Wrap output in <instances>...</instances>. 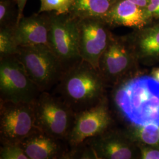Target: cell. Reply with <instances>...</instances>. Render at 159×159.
Masks as SVG:
<instances>
[{"mask_svg": "<svg viewBox=\"0 0 159 159\" xmlns=\"http://www.w3.org/2000/svg\"><path fill=\"white\" fill-rule=\"evenodd\" d=\"M145 11L149 21L153 18H159V0H149Z\"/></svg>", "mask_w": 159, "mask_h": 159, "instance_id": "22", "label": "cell"}, {"mask_svg": "<svg viewBox=\"0 0 159 159\" xmlns=\"http://www.w3.org/2000/svg\"><path fill=\"white\" fill-rule=\"evenodd\" d=\"M102 18L110 27L124 26L138 30L143 29L149 22L145 8L129 0H117Z\"/></svg>", "mask_w": 159, "mask_h": 159, "instance_id": "14", "label": "cell"}, {"mask_svg": "<svg viewBox=\"0 0 159 159\" xmlns=\"http://www.w3.org/2000/svg\"><path fill=\"white\" fill-rule=\"evenodd\" d=\"M39 13L54 12L58 14L70 13L74 0H40Z\"/></svg>", "mask_w": 159, "mask_h": 159, "instance_id": "20", "label": "cell"}, {"mask_svg": "<svg viewBox=\"0 0 159 159\" xmlns=\"http://www.w3.org/2000/svg\"><path fill=\"white\" fill-rule=\"evenodd\" d=\"M141 157L143 159H159V150L143 148L141 150Z\"/></svg>", "mask_w": 159, "mask_h": 159, "instance_id": "23", "label": "cell"}, {"mask_svg": "<svg viewBox=\"0 0 159 159\" xmlns=\"http://www.w3.org/2000/svg\"><path fill=\"white\" fill-rule=\"evenodd\" d=\"M63 140L37 130L20 143L29 159H65L68 150Z\"/></svg>", "mask_w": 159, "mask_h": 159, "instance_id": "13", "label": "cell"}, {"mask_svg": "<svg viewBox=\"0 0 159 159\" xmlns=\"http://www.w3.org/2000/svg\"><path fill=\"white\" fill-rule=\"evenodd\" d=\"M135 56L159 57V24L126 37Z\"/></svg>", "mask_w": 159, "mask_h": 159, "instance_id": "15", "label": "cell"}, {"mask_svg": "<svg viewBox=\"0 0 159 159\" xmlns=\"http://www.w3.org/2000/svg\"><path fill=\"white\" fill-rule=\"evenodd\" d=\"M18 48L14 34V27H0V58L16 55Z\"/></svg>", "mask_w": 159, "mask_h": 159, "instance_id": "18", "label": "cell"}, {"mask_svg": "<svg viewBox=\"0 0 159 159\" xmlns=\"http://www.w3.org/2000/svg\"><path fill=\"white\" fill-rule=\"evenodd\" d=\"M16 56L41 92L56 86L65 73L62 64L48 46H19Z\"/></svg>", "mask_w": 159, "mask_h": 159, "instance_id": "3", "label": "cell"}, {"mask_svg": "<svg viewBox=\"0 0 159 159\" xmlns=\"http://www.w3.org/2000/svg\"><path fill=\"white\" fill-rule=\"evenodd\" d=\"M39 130L35 125L33 102L0 101V140L1 144L20 143Z\"/></svg>", "mask_w": 159, "mask_h": 159, "instance_id": "7", "label": "cell"}, {"mask_svg": "<svg viewBox=\"0 0 159 159\" xmlns=\"http://www.w3.org/2000/svg\"><path fill=\"white\" fill-rule=\"evenodd\" d=\"M129 1H130L131 2L134 3L135 4L143 8H145L146 7L149 2V0H129Z\"/></svg>", "mask_w": 159, "mask_h": 159, "instance_id": "25", "label": "cell"}, {"mask_svg": "<svg viewBox=\"0 0 159 159\" xmlns=\"http://www.w3.org/2000/svg\"><path fill=\"white\" fill-rule=\"evenodd\" d=\"M114 102L131 124L159 125V81L141 76L122 83L114 94Z\"/></svg>", "mask_w": 159, "mask_h": 159, "instance_id": "1", "label": "cell"}, {"mask_svg": "<svg viewBox=\"0 0 159 159\" xmlns=\"http://www.w3.org/2000/svg\"><path fill=\"white\" fill-rule=\"evenodd\" d=\"M1 144L0 159H29L20 143Z\"/></svg>", "mask_w": 159, "mask_h": 159, "instance_id": "21", "label": "cell"}, {"mask_svg": "<svg viewBox=\"0 0 159 159\" xmlns=\"http://www.w3.org/2000/svg\"><path fill=\"white\" fill-rule=\"evenodd\" d=\"M129 136L150 146H159V125L148 124L133 125Z\"/></svg>", "mask_w": 159, "mask_h": 159, "instance_id": "17", "label": "cell"}, {"mask_svg": "<svg viewBox=\"0 0 159 159\" xmlns=\"http://www.w3.org/2000/svg\"><path fill=\"white\" fill-rule=\"evenodd\" d=\"M135 55L127 38L111 35L100 58L98 70L104 80L115 82L130 69Z\"/></svg>", "mask_w": 159, "mask_h": 159, "instance_id": "10", "label": "cell"}, {"mask_svg": "<svg viewBox=\"0 0 159 159\" xmlns=\"http://www.w3.org/2000/svg\"><path fill=\"white\" fill-rule=\"evenodd\" d=\"M16 0H0V27H14L18 20Z\"/></svg>", "mask_w": 159, "mask_h": 159, "instance_id": "19", "label": "cell"}, {"mask_svg": "<svg viewBox=\"0 0 159 159\" xmlns=\"http://www.w3.org/2000/svg\"><path fill=\"white\" fill-rule=\"evenodd\" d=\"M152 75L153 78L159 81V68L154 70L152 73Z\"/></svg>", "mask_w": 159, "mask_h": 159, "instance_id": "26", "label": "cell"}, {"mask_svg": "<svg viewBox=\"0 0 159 159\" xmlns=\"http://www.w3.org/2000/svg\"><path fill=\"white\" fill-rule=\"evenodd\" d=\"M40 93L16 55L0 58V101L31 103Z\"/></svg>", "mask_w": 159, "mask_h": 159, "instance_id": "6", "label": "cell"}, {"mask_svg": "<svg viewBox=\"0 0 159 159\" xmlns=\"http://www.w3.org/2000/svg\"><path fill=\"white\" fill-rule=\"evenodd\" d=\"M48 45L62 64L65 71L80 63L77 19L70 13L50 12Z\"/></svg>", "mask_w": 159, "mask_h": 159, "instance_id": "5", "label": "cell"}, {"mask_svg": "<svg viewBox=\"0 0 159 159\" xmlns=\"http://www.w3.org/2000/svg\"><path fill=\"white\" fill-rule=\"evenodd\" d=\"M111 118L104 97L90 108L75 113L74 125L67 142L70 148L108 130Z\"/></svg>", "mask_w": 159, "mask_h": 159, "instance_id": "9", "label": "cell"}, {"mask_svg": "<svg viewBox=\"0 0 159 159\" xmlns=\"http://www.w3.org/2000/svg\"><path fill=\"white\" fill-rule=\"evenodd\" d=\"M35 125L40 130L67 141L74 125L75 113L58 96L41 92L33 102Z\"/></svg>", "mask_w": 159, "mask_h": 159, "instance_id": "4", "label": "cell"}, {"mask_svg": "<svg viewBox=\"0 0 159 159\" xmlns=\"http://www.w3.org/2000/svg\"><path fill=\"white\" fill-rule=\"evenodd\" d=\"M84 142L91 148L95 159H130L134 156L130 137L124 134L106 130Z\"/></svg>", "mask_w": 159, "mask_h": 159, "instance_id": "11", "label": "cell"}, {"mask_svg": "<svg viewBox=\"0 0 159 159\" xmlns=\"http://www.w3.org/2000/svg\"><path fill=\"white\" fill-rule=\"evenodd\" d=\"M17 1V7H18V20L17 23L20 21V20L24 16L23 11L24 8L27 2V0H16Z\"/></svg>", "mask_w": 159, "mask_h": 159, "instance_id": "24", "label": "cell"}, {"mask_svg": "<svg viewBox=\"0 0 159 159\" xmlns=\"http://www.w3.org/2000/svg\"><path fill=\"white\" fill-rule=\"evenodd\" d=\"M77 19V40L81 59L98 67L100 58L110 42L111 33L108 24L101 17Z\"/></svg>", "mask_w": 159, "mask_h": 159, "instance_id": "8", "label": "cell"}, {"mask_svg": "<svg viewBox=\"0 0 159 159\" xmlns=\"http://www.w3.org/2000/svg\"><path fill=\"white\" fill-rule=\"evenodd\" d=\"M117 0H74L70 14L76 18L102 17Z\"/></svg>", "mask_w": 159, "mask_h": 159, "instance_id": "16", "label": "cell"}, {"mask_svg": "<svg viewBox=\"0 0 159 159\" xmlns=\"http://www.w3.org/2000/svg\"><path fill=\"white\" fill-rule=\"evenodd\" d=\"M50 26V12L23 16L14 27V34L18 46H48Z\"/></svg>", "mask_w": 159, "mask_h": 159, "instance_id": "12", "label": "cell"}, {"mask_svg": "<svg viewBox=\"0 0 159 159\" xmlns=\"http://www.w3.org/2000/svg\"><path fill=\"white\" fill-rule=\"evenodd\" d=\"M104 83L98 70L82 60L65 71L56 85V91L76 113L95 106L104 98Z\"/></svg>", "mask_w": 159, "mask_h": 159, "instance_id": "2", "label": "cell"}]
</instances>
